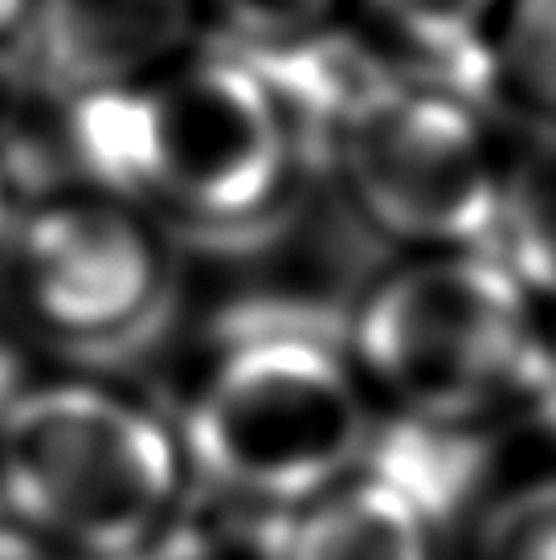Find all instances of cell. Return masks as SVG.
<instances>
[{
	"label": "cell",
	"mask_w": 556,
	"mask_h": 560,
	"mask_svg": "<svg viewBox=\"0 0 556 560\" xmlns=\"http://www.w3.org/2000/svg\"><path fill=\"white\" fill-rule=\"evenodd\" d=\"M275 520L270 560H442V520L369 463Z\"/></svg>",
	"instance_id": "cell-8"
},
{
	"label": "cell",
	"mask_w": 556,
	"mask_h": 560,
	"mask_svg": "<svg viewBox=\"0 0 556 560\" xmlns=\"http://www.w3.org/2000/svg\"><path fill=\"white\" fill-rule=\"evenodd\" d=\"M201 0H37V66L58 98L119 91L197 54Z\"/></svg>",
	"instance_id": "cell-7"
},
{
	"label": "cell",
	"mask_w": 556,
	"mask_h": 560,
	"mask_svg": "<svg viewBox=\"0 0 556 560\" xmlns=\"http://www.w3.org/2000/svg\"><path fill=\"white\" fill-rule=\"evenodd\" d=\"M37 0H0V46H9L16 33L30 30Z\"/></svg>",
	"instance_id": "cell-16"
},
{
	"label": "cell",
	"mask_w": 556,
	"mask_h": 560,
	"mask_svg": "<svg viewBox=\"0 0 556 560\" xmlns=\"http://www.w3.org/2000/svg\"><path fill=\"white\" fill-rule=\"evenodd\" d=\"M0 254L21 319L66 348L136 336L169 295L172 262L160 221L86 185L21 205Z\"/></svg>",
	"instance_id": "cell-6"
},
{
	"label": "cell",
	"mask_w": 556,
	"mask_h": 560,
	"mask_svg": "<svg viewBox=\"0 0 556 560\" xmlns=\"http://www.w3.org/2000/svg\"><path fill=\"white\" fill-rule=\"evenodd\" d=\"M172 560H270L266 552H250V548H188Z\"/></svg>",
	"instance_id": "cell-17"
},
{
	"label": "cell",
	"mask_w": 556,
	"mask_h": 560,
	"mask_svg": "<svg viewBox=\"0 0 556 560\" xmlns=\"http://www.w3.org/2000/svg\"><path fill=\"white\" fill-rule=\"evenodd\" d=\"M487 94L556 131V0H508L487 42Z\"/></svg>",
	"instance_id": "cell-11"
},
{
	"label": "cell",
	"mask_w": 556,
	"mask_h": 560,
	"mask_svg": "<svg viewBox=\"0 0 556 560\" xmlns=\"http://www.w3.org/2000/svg\"><path fill=\"white\" fill-rule=\"evenodd\" d=\"M16 213H21V205H16V164L9 160V148L0 143V249L13 234Z\"/></svg>",
	"instance_id": "cell-15"
},
{
	"label": "cell",
	"mask_w": 556,
	"mask_h": 560,
	"mask_svg": "<svg viewBox=\"0 0 556 560\" xmlns=\"http://www.w3.org/2000/svg\"><path fill=\"white\" fill-rule=\"evenodd\" d=\"M475 560H556V470L491 495L475 528Z\"/></svg>",
	"instance_id": "cell-12"
},
{
	"label": "cell",
	"mask_w": 556,
	"mask_h": 560,
	"mask_svg": "<svg viewBox=\"0 0 556 560\" xmlns=\"http://www.w3.org/2000/svg\"><path fill=\"white\" fill-rule=\"evenodd\" d=\"M389 46L421 74L459 91L487 94V42L508 0H352Z\"/></svg>",
	"instance_id": "cell-9"
},
{
	"label": "cell",
	"mask_w": 556,
	"mask_h": 560,
	"mask_svg": "<svg viewBox=\"0 0 556 560\" xmlns=\"http://www.w3.org/2000/svg\"><path fill=\"white\" fill-rule=\"evenodd\" d=\"M172 421L197 487L282 515L369 463L381 405L344 331L250 315L197 360Z\"/></svg>",
	"instance_id": "cell-3"
},
{
	"label": "cell",
	"mask_w": 556,
	"mask_h": 560,
	"mask_svg": "<svg viewBox=\"0 0 556 560\" xmlns=\"http://www.w3.org/2000/svg\"><path fill=\"white\" fill-rule=\"evenodd\" d=\"M188 491L176 421L103 376H33L0 421V515L25 557H155Z\"/></svg>",
	"instance_id": "cell-4"
},
{
	"label": "cell",
	"mask_w": 556,
	"mask_h": 560,
	"mask_svg": "<svg viewBox=\"0 0 556 560\" xmlns=\"http://www.w3.org/2000/svg\"><path fill=\"white\" fill-rule=\"evenodd\" d=\"M344 340L377 405L433 430L544 401L553 369L548 315L491 249L402 254L360 291Z\"/></svg>",
	"instance_id": "cell-5"
},
{
	"label": "cell",
	"mask_w": 556,
	"mask_h": 560,
	"mask_svg": "<svg viewBox=\"0 0 556 560\" xmlns=\"http://www.w3.org/2000/svg\"><path fill=\"white\" fill-rule=\"evenodd\" d=\"M30 364H25V352L16 348L9 336H0V421L9 418V409L16 405V397L30 389Z\"/></svg>",
	"instance_id": "cell-14"
},
{
	"label": "cell",
	"mask_w": 556,
	"mask_h": 560,
	"mask_svg": "<svg viewBox=\"0 0 556 560\" xmlns=\"http://www.w3.org/2000/svg\"><path fill=\"white\" fill-rule=\"evenodd\" d=\"M491 254L544 315H556V131L508 148Z\"/></svg>",
	"instance_id": "cell-10"
},
{
	"label": "cell",
	"mask_w": 556,
	"mask_h": 560,
	"mask_svg": "<svg viewBox=\"0 0 556 560\" xmlns=\"http://www.w3.org/2000/svg\"><path fill=\"white\" fill-rule=\"evenodd\" d=\"M58 136L78 185L205 234L266 225L308 160L291 103L242 49H197L136 86L70 94Z\"/></svg>",
	"instance_id": "cell-2"
},
{
	"label": "cell",
	"mask_w": 556,
	"mask_h": 560,
	"mask_svg": "<svg viewBox=\"0 0 556 560\" xmlns=\"http://www.w3.org/2000/svg\"><path fill=\"white\" fill-rule=\"evenodd\" d=\"M291 103L352 213L402 254L491 249L508 148L475 94L409 74L332 30L250 54Z\"/></svg>",
	"instance_id": "cell-1"
},
{
	"label": "cell",
	"mask_w": 556,
	"mask_h": 560,
	"mask_svg": "<svg viewBox=\"0 0 556 560\" xmlns=\"http://www.w3.org/2000/svg\"><path fill=\"white\" fill-rule=\"evenodd\" d=\"M205 21H213L242 54H282L315 42L340 25L352 0H201Z\"/></svg>",
	"instance_id": "cell-13"
}]
</instances>
